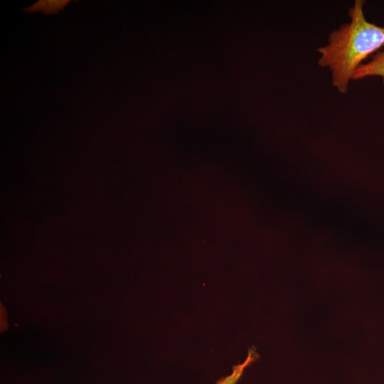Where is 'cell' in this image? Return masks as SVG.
Listing matches in <instances>:
<instances>
[{
	"label": "cell",
	"instance_id": "cell-2",
	"mask_svg": "<svg viewBox=\"0 0 384 384\" xmlns=\"http://www.w3.org/2000/svg\"><path fill=\"white\" fill-rule=\"evenodd\" d=\"M380 77L384 85V47L372 55L370 60L363 63L355 72L353 80Z\"/></svg>",
	"mask_w": 384,
	"mask_h": 384
},
{
	"label": "cell",
	"instance_id": "cell-1",
	"mask_svg": "<svg viewBox=\"0 0 384 384\" xmlns=\"http://www.w3.org/2000/svg\"><path fill=\"white\" fill-rule=\"evenodd\" d=\"M365 2L356 0L348 9L349 21L333 31L327 43L318 48V64L329 70L333 86L347 92L356 70L369 55L384 47V27L368 21Z\"/></svg>",
	"mask_w": 384,
	"mask_h": 384
},
{
	"label": "cell",
	"instance_id": "cell-4",
	"mask_svg": "<svg viewBox=\"0 0 384 384\" xmlns=\"http://www.w3.org/2000/svg\"><path fill=\"white\" fill-rule=\"evenodd\" d=\"M68 2V1H41L28 9L30 11H41L44 13H55L65 6Z\"/></svg>",
	"mask_w": 384,
	"mask_h": 384
},
{
	"label": "cell",
	"instance_id": "cell-3",
	"mask_svg": "<svg viewBox=\"0 0 384 384\" xmlns=\"http://www.w3.org/2000/svg\"><path fill=\"white\" fill-rule=\"evenodd\" d=\"M255 361V356L252 353H249L245 361L240 364L234 366L232 373L220 379L216 384H236L243 373L245 368Z\"/></svg>",
	"mask_w": 384,
	"mask_h": 384
}]
</instances>
